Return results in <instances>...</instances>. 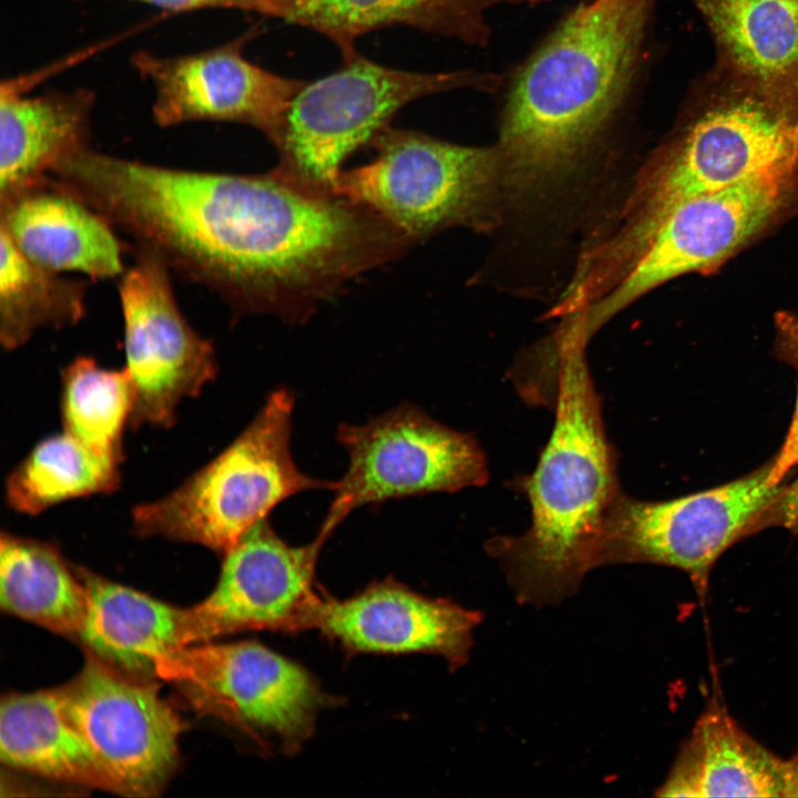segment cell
<instances>
[{
    "instance_id": "14",
    "label": "cell",
    "mask_w": 798,
    "mask_h": 798,
    "mask_svg": "<svg viewBox=\"0 0 798 798\" xmlns=\"http://www.w3.org/2000/svg\"><path fill=\"white\" fill-rule=\"evenodd\" d=\"M90 655L60 688L62 710L115 784L151 796L175 767L182 725L155 687Z\"/></svg>"
},
{
    "instance_id": "12",
    "label": "cell",
    "mask_w": 798,
    "mask_h": 798,
    "mask_svg": "<svg viewBox=\"0 0 798 798\" xmlns=\"http://www.w3.org/2000/svg\"><path fill=\"white\" fill-rule=\"evenodd\" d=\"M134 263L119 277L126 367L132 387L130 426L170 427L176 408L197 395L217 371L211 340L183 316L166 262L127 244Z\"/></svg>"
},
{
    "instance_id": "28",
    "label": "cell",
    "mask_w": 798,
    "mask_h": 798,
    "mask_svg": "<svg viewBox=\"0 0 798 798\" xmlns=\"http://www.w3.org/2000/svg\"><path fill=\"white\" fill-rule=\"evenodd\" d=\"M777 339L780 354L798 369V317L779 313L776 318ZM798 466V391L795 411L780 450L770 462L769 480L780 484L785 477Z\"/></svg>"
},
{
    "instance_id": "1",
    "label": "cell",
    "mask_w": 798,
    "mask_h": 798,
    "mask_svg": "<svg viewBox=\"0 0 798 798\" xmlns=\"http://www.w3.org/2000/svg\"><path fill=\"white\" fill-rule=\"evenodd\" d=\"M96 209L131 239L234 309L307 319L357 275L412 242L372 209L277 177L166 167L117 156Z\"/></svg>"
},
{
    "instance_id": "11",
    "label": "cell",
    "mask_w": 798,
    "mask_h": 798,
    "mask_svg": "<svg viewBox=\"0 0 798 798\" xmlns=\"http://www.w3.org/2000/svg\"><path fill=\"white\" fill-rule=\"evenodd\" d=\"M156 677L203 712L275 737L287 754L310 737L329 702L305 668L256 642L180 647L160 661Z\"/></svg>"
},
{
    "instance_id": "17",
    "label": "cell",
    "mask_w": 798,
    "mask_h": 798,
    "mask_svg": "<svg viewBox=\"0 0 798 798\" xmlns=\"http://www.w3.org/2000/svg\"><path fill=\"white\" fill-rule=\"evenodd\" d=\"M0 231L37 265L94 280L120 277L126 245L99 212L47 182L0 204Z\"/></svg>"
},
{
    "instance_id": "7",
    "label": "cell",
    "mask_w": 798,
    "mask_h": 798,
    "mask_svg": "<svg viewBox=\"0 0 798 798\" xmlns=\"http://www.w3.org/2000/svg\"><path fill=\"white\" fill-rule=\"evenodd\" d=\"M376 157L342 170L335 194L364 205L411 241L452 226L485 231L507 198L498 147L466 146L391 129L371 141Z\"/></svg>"
},
{
    "instance_id": "29",
    "label": "cell",
    "mask_w": 798,
    "mask_h": 798,
    "mask_svg": "<svg viewBox=\"0 0 798 798\" xmlns=\"http://www.w3.org/2000/svg\"><path fill=\"white\" fill-rule=\"evenodd\" d=\"M765 524L779 525L798 535V478L789 485H784L760 520L758 529Z\"/></svg>"
},
{
    "instance_id": "4",
    "label": "cell",
    "mask_w": 798,
    "mask_h": 798,
    "mask_svg": "<svg viewBox=\"0 0 798 798\" xmlns=\"http://www.w3.org/2000/svg\"><path fill=\"white\" fill-rule=\"evenodd\" d=\"M798 163V105L712 66L687 90L676 123L636 178L615 229L589 254L617 277L665 216L690 198Z\"/></svg>"
},
{
    "instance_id": "31",
    "label": "cell",
    "mask_w": 798,
    "mask_h": 798,
    "mask_svg": "<svg viewBox=\"0 0 798 798\" xmlns=\"http://www.w3.org/2000/svg\"><path fill=\"white\" fill-rule=\"evenodd\" d=\"M785 797H798V756L787 759Z\"/></svg>"
},
{
    "instance_id": "2",
    "label": "cell",
    "mask_w": 798,
    "mask_h": 798,
    "mask_svg": "<svg viewBox=\"0 0 798 798\" xmlns=\"http://www.w3.org/2000/svg\"><path fill=\"white\" fill-rule=\"evenodd\" d=\"M657 0H585L505 74L499 135L507 197L560 182L636 104Z\"/></svg>"
},
{
    "instance_id": "13",
    "label": "cell",
    "mask_w": 798,
    "mask_h": 798,
    "mask_svg": "<svg viewBox=\"0 0 798 798\" xmlns=\"http://www.w3.org/2000/svg\"><path fill=\"white\" fill-rule=\"evenodd\" d=\"M326 538L290 545L267 518L224 553L212 593L185 610L183 646L250 630L315 628L326 594L315 589V570Z\"/></svg>"
},
{
    "instance_id": "9",
    "label": "cell",
    "mask_w": 798,
    "mask_h": 798,
    "mask_svg": "<svg viewBox=\"0 0 798 798\" xmlns=\"http://www.w3.org/2000/svg\"><path fill=\"white\" fill-rule=\"evenodd\" d=\"M337 440L348 454L345 475L318 534L334 530L359 507L389 499L480 487L488 480L484 453L470 434L403 403L364 424L341 423Z\"/></svg>"
},
{
    "instance_id": "30",
    "label": "cell",
    "mask_w": 798,
    "mask_h": 798,
    "mask_svg": "<svg viewBox=\"0 0 798 798\" xmlns=\"http://www.w3.org/2000/svg\"><path fill=\"white\" fill-rule=\"evenodd\" d=\"M147 3L170 11H191L209 8L244 10L245 0H129Z\"/></svg>"
},
{
    "instance_id": "27",
    "label": "cell",
    "mask_w": 798,
    "mask_h": 798,
    "mask_svg": "<svg viewBox=\"0 0 798 798\" xmlns=\"http://www.w3.org/2000/svg\"><path fill=\"white\" fill-rule=\"evenodd\" d=\"M62 386L64 431L121 462L123 431L132 411L126 370L105 369L90 357H79L64 369Z\"/></svg>"
},
{
    "instance_id": "24",
    "label": "cell",
    "mask_w": 798,
    "mask_h": 798,
    "mask_svg": "<svg viewBox=\"0 0 798 798\" xmlns=\"http://www.w3.org/2000/svg\"><path fill=\"white\" fill-rule=\"evenodd\" d=\"M0 604L3 611L65 635H78L86 590L48 543L2 533Z\"/></svg>"
},
{
    "instance_id": "18",
    "label": "cell",
    "mask_w": 798,
    "mask_h": 798,
    "mask_svg": "<svg viewBox=\"0 0 798 798\" xmlns=\"http://www.w3.org/2000/svg\"><path fill=\"white\" fill-rule=\"evenodd\" d=\"M94 94L88 89L23 95L0 90V204L41 186L64 160L91 146Z\"/></svg>"
},
{
    "instance_id": "10",
    "label": "cell",
    "mask_w": 798,
    "mask_h": 798,
    "mask_svg": "<svg viewBox=\"0 0 798 798\" xmlns=\"http://www.w3.org/2000/svg\"><path fill=\"white\" fill-rule=\"evenodd\" d=\"M770 462L723 485L665 501L620 494L603 532L600 565L638 562L686 572L698 592L720 555L754 529L784 485Z\"/></svg>"
},
{
    "instance_id": "15",
    "label": "cell",
    "mask_w": 798,
    "mask_h": 798,
    "mask_svg": "<svg viewBox=\"0 0 798 798\" xmlns=\"http://www.w3.org/2000/svg\"><path fill=\"white\" fill-rule=\"evenodd\" d=\"M246 38L175 57L134 52V69L154 89V122L162 127L194 121L234 122L259 130L273 142L305 82L246 60L242 52Z\"/></svg>"
},
{
    "instance_id": "22",
    "label": "cell",
    "mask_w": 798,
    "mask_h": 798,
    "mask_svg": "<svg viewBox=\"0 0 798 798\" xmlns=\"http://www.w3.org/2000/svg\"><path fill=\"white\" fill-rule=\"evenodd\" d=\"M80 575L86 611L78 636L91 654L129 675L156 676L160 661L183 647L185 610L88 571Z\"/></svg>"
},
{
    "instance_id": "26",
    "label": "cell",
    "mask_w": 798,
    "mask_h": 798,
    "mask_svg": "<svg viewBox=\"0 0 798 798\" xmlns=\"http://www.w3.org/2000/svg\"><path fill=\"white\" fill-rule=\"evenodd\" d=\"M119 463L66 432L50 437L9 477L8 503L20 513L37 514L61 501L110 492L120 480Z\"/></svg>"
},
{
    "instance_id": "16",
    "label": "cell",
    "mask_w": 798,
    "mask_h": 798,
    "mask_svg": "<svg viewBox=\"0 0 798 798\" xmlns=\"http://www.w3.org/2000/svg\"><path fill=\"white\" fill-rule=\"evenodd\" d=\"M480 622L478 611L388 579L344 601L326 595L315 628L352 652L432 653L454 668L469 658Z\"/></svg>"
},
{
    "instance_id": "5",
    "label": "cell",
    "mask_w": 798,
    "mask_h": 798,
    "mask_svg": "<svg viewBox=\"0 0 798 798\" xmlns=\"http://www.w3.org/2000/svg\"><path fill=\"white\" fill-rule=\"evenodd\" d=\"M295 397L273 390L249 424L170 494L133 510V531L226 553L278 503L336 482L301 472L290 453Z\"/></svg>"
},
{
    "instance_id": "20",
    "label": "cell",
    "mask_w": 798,
    "mask_h": 798,
    "mask_svg": "<svg viewBox=\"0 0 798 798\" xmlns=\"http://www.w3.org/2000/svg\"><path fill=\"white\" fill-rule=\"evenodd\" d=\"M519 0H248L247 10L282 18L331 38L346 54L359 35L405 24L466 44L487 47L488 14Z\"/></svg>"
},
{
    "instance_id": "25",
    "label": "cell",
    "mask_w": 798,
    "mask_h": 798,
    "mask_svg": "<svg viewBox=\"0 0 798 798\" xmlns=\"http://www.w3.org/2000/svg\"><path fill=\"white\" fill-rule=\"evenodd\" d=\"M88 282L68 278L28 259L0 231V342L23 346L44 327L64 328L85 314Z\"/></svg>"
},
{
    "instance_id": "21",
    "label": "cell",
    "mask_w": 798,
    "mask_h": 798,
    "mask_svg": "<svg viewBox=\"0 0 798 798\" xmlns=\"http://www.w3.org/2000/svg\"><path fill=\"white\" fill-rule=\"evenodd\" d=\"M787 759L746 734L714 703L658 789L665 797H785Z\"/></svg>"
},
{
    "instance_id": "3",
    "label": "cell",
    "mask_w": 798,
    "mask_h": 798,
    "mask_svg": "<svg viewBox=\"0 0 798 798\" xmlns=\"http://www.w3.org/2000/svg\"><path fill=\"white\" fill-rule=\"evenodd\" d=\"M586 341L566 330L554 338L555 423L535 470L521 484L531 526L489 545L525 602L560 601L600 565L605 522L622 493L585 360Z\"/></svg>"
},
{
    "instance_id": "32",
    "label": "cell",
    "mask_w": 798,
    "mask_h": 798,
    "mask_svg": "<svg viewBox=\"0 0 798 798\" xmlns=\"http://www.w3.org/2000/svg\"><path fill=\"white\" fill-rule=\"evenodd\" d=\"M532 1H545V0H532ZM583 1H585V0H583Z\"/></svg>"
},
{
    "instance_id": "23",
    "label": "cell",
    "mask_w": 798,
    "mask_h": 798,
    "mask_svg": "<svg viewBox=\"0 0 798 798\" xmlns=\"http://www.w3.org/2000/svg\"><path fill=\"white\" fill-rule=\"evenodd\" d=\"M0 757L18 769L117 792L89 744L65 718L60 689L2 698Z\"/></svg>"
},
{
    "instance_id": "8",
    "label": "cell",
    "mask_w": 798,
    "mask_h": 798,
    "mask_svg": "<svg viewBox=\"0 0 798 798\" xmlns=\"http://www.w3.org/2000/svg\"><path fill=\"white\" fill-rule=\"evenodd\" d=\"M797 173L798 163L782 165L673 208L615 283L576 314L585 334L669 279L717 269L785 211Z\"/></svg>"
},
{
    "instance_id": "6",
    "label": "cell",
    "mask_w": 798,
    "mask_h": 798,
    "mask_svg": "<svg viewBox=\"0 0 798 798\" xmlns=\"http://www.w3.org/2000/svg\"><path fill=\"white\" fill-rule=\"evenodd\" d=\"M338 71L305 85L291 100L273 141L279 163L272 172L308 192L336 195L341 164L371 142L407 103L453 90L501 91L505 75L491 71L412 72L346 54Z\"/></svg>"
},
{
    "instance_id": "19",
    "label": "cell",
    "mask_w": 798,
    "mask_h": 798,
    "mask_svg": "<svg viewBox=\"0 0 798 798\" xmlns=\"http://www.w3.org/2000/svg\"><path fill=\"white\" fill-rule=\"evenodd\" d=\"M717 69L798 105V0H689Z\"/></svg>"
}]
</instances>
